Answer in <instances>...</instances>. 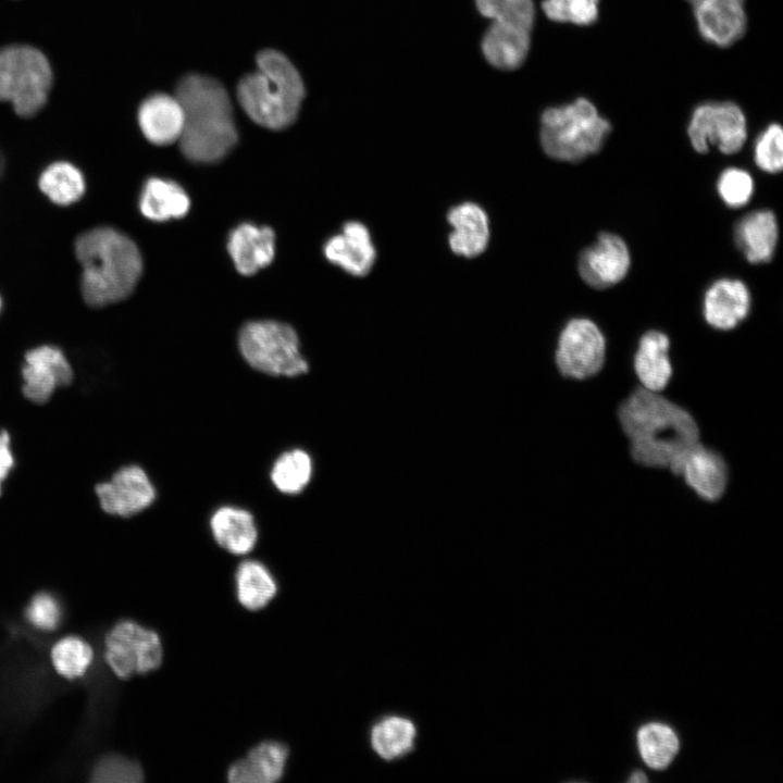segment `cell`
Returning <instances> with one entry per match:
<instances>
[{
  "label": "cell",
  "mask_w": 783,
  "mask_h": 783,
  "mask_svg": "<svg viewBox=\"0 0 783 783\" xmlns=\"http://www.w3.org/2000/svg\"><path fill=\"white\" fill-rule=\"evenodd\" d=\"M620 425L630 440L632 459L646 468L669 469L680 475L688 451L699 443L694 417L657 391L638 387L618 409Z\"/></svg>",
  "instance_id": "6da1fadb"
},
{
  "label": "cell",
  "mask_w": 783,
  "mask_h": 783,
  "mask_svg": "<svg viewBox=\"0 0 783 783\" xmlns=\"http://www.w3.org/2000/svg\"><path fill=\"white\" fill-rule=\"evenodd\" d=\"M175 97L184 112L178 140L183 154L197 163H214L226 157L238 135L224 86L214 78L188 74L178 82Z\"/></svg>",
  "instance_id": "7a4b0ae2"
},
{
  "label": "cell",
  "mask_w": 783,
  "mask_h": 783,
  "mask_svg": "<svg viewBox=\"0 0 783 783\" xmlns=\"http://www.w3.org/2000/svg\"><path fill=\"white\" fill-rule=\"evenodd\" d=\"M82 265L80 290L91 307H104L127 298L142 272V259L135 243L112 227H97L75 243Z\"/></svg>",
  "instance_id": "3957f363"
},
{
  "label": "cell",
  "mask_w": 783,
  "mask_h": 783,
  "mask_svg": "<svg viewBox=\"0 0 783 783\" xmlns=\"http://www.w3.org/2000/svg\"><path fill=\"white\" fill-rule=\"evenodd\" d=\"M304 97L298 70L282 52L266 49L257 55V71L237 85V98L247 115L260 126L279 130L291 125Z\"/></svg>",
  "instance_id": "277c9868"
},
{
  "label": "cell",
  "mask_w": 783,
  "mask_h": 783,
  "mask_svg": "<svg viewBox=\"0 0 783 783\" xmlns=\"http://www.w3.org/2000/svg\"><path fill=\"white\" fill-rule=\"evenodd\" d=\"M611 130L608 120L585 98L548 108L540 119V144L558 161L579 162L598 152Z\"/></svg>",
  "instance_id": "5b68a950"
},
{
  "label": "cell",
  "mask_w": 783,
  "mask_h": 783,
  "mask_svg": "<svg viewBox=\"0 0 783 783\" xmlns=\"http://www.w3.org/2000/svg\"><path fill=\"white\" fill-rule=\"evenodd\" d=\"M481 14L493 23L482 40V51L495 67L514 70L525 60L533 27V0H475Z\"/></svg>",
  "instance_id": "8992f818"
},
{
  "label": "cell",
  "mask_w": 783,
  "mask_h": 783,
  "mask_svg": "<svg viewBox=\"0 0 783 783\" xmlns=\"http://www.w3.org/2000/svg\"><path fill=\"white\" fill-rule=\"evenodd\" d=\"M239 351L254 370L296 377L308 372L296 331L286 323L261 320L246 323L238 335Z\"/></svg>",
  "instance_id": "52a82bcc"
},
{
  "label": "cell",
  "mask_w": 783,
  "mask_h": 783,
  "mask_svg": "<svg viewBox=\"0 0 783 783\" xmlns=\"http://www.w3.org/2000/svg\"><path fill=\"white\" fill-rule=\"evenodd\" d=\"M52 84L48 59L30 46L0 49V101H10L16 114L35 115L46 103Z\"/></svg>",
  "instance_id": "ba28073f"
},
{
  "label": "cell",
  "mask_w": 783,
  "mask_h": 783,
  "mask_svg": "<svg viewBox=\"0 0 783 783\" xmlns=\"http://www.w3.org/2000/svg\"><path fill=\"white\" fill-rule=\"evenodd\" d=\"M104 657L121 679L158 669L163 648L159 635L132 620L116 623L105 637Z\"/></svg>",
  "instance_id": "9c48e42d"
},
{
  "label": "cell",
  "mask_w": 783,
  "mask_h": 783,
  "mask_svg": "<svg viewBox=\"0 0 783 783\" xmlns=\"http://www.w3.org/2000/svg\"><path fill=\"white\" fill-rule=\"evenodd\" d=\"M687 134L695 151L714 146L724 154L738 152L747 138L746 117L733 102H706L693 111Z\"/></svg>",
  "instance_id": "30bf717a"
},
{
  "label": "cell",
  "mask_w": 783,
  "mask_h": 783,
  "mask_svg": "<svg viewBox=\"0 0 783 783\" xmlns=\"http://www.w3.org/2000/svg\"><path fill=\"white\" fill-rule=\"evenodd\" d=\"M606 339L599 327L588 319H572L561 331L556 350V364L561 375L586 380L604 366Z\"/></svg>",
  "instance_id": "8fae6325"
},
{
  "label": "cell",
  "mask_w": 783,
  "mask_h": 783,
  "mask_svg": "<svg viewBox=\"0 0 783 783\" xmlns=\"http://www.w3.org/2000/svg\"><path fill=\"white\" fill-rule=\"evenodd\" d=\"M101 509L111 515L129 518L149 508L157 490L146 471L136 464L119 469L109 481L96 486Z\"/></svg>",
  "instance_id": "7c38bea8"
},
{
  "label": "cell",
  "mask_w": 783,
  "mask_h": 783,
  "mask_svg": "<svg viewBox=\"0 0 783 783\" xmlns=\"http://www.w3.org/2000/svg\"><path fill=\"white\" fill-rule=\"evenodd\" d=\"M74 376L73 369L63 351L52 345L30 349L22 366V391L35 402H47L57 388L67 386Z\"/></svg>",
  "instance_id": "4fadbf2b"
},
{
  "label": "cell",
  "mask_w": 783,
  "mask_h": 783,
  "mask_svg": "<svg viewBox=\"0 0 783 783\" xmlns=\"http://www.w3.org/2000/svg\"><path fill=\"white\" fill-rule=\"evenodd\" d=\"M630 263L625 241L616 234L604 232L593 245L581 252L579 273L587 285L602 289L622 281Z\"/></svg>",
  "instance_id": "5bb4252c"
},
{
  "label": "cell",
  "mask_w": 783,
  "mask_h": 783,
  "mask_svg": "<svg viewBox=\"0 0 783 783\" xmlns=\"http://www.w3.org/2000/svg\"><path fill=\"white\" fill-rule=\"evenodd\" d=\"M703 38L719 47L736 42L745 33V0H686Z\"/></svg>",
  "instance_id": "9a60e30c"
},
{
  "label": "cell",
  "mask_w": 783,
  "mask_h": 783,
  "mask_svg": "<svg viewBox=\"0 0 783 783\" xmlns=\"http://www.w3.org/2000/svg\"><path fill=\"white\" fill-rule=\"evenodd\" d=\"M680 475L685 484L703 500H719L728 486L729 470L722 456L700 443L683 460Z\"/></svg>",
  "instance_id": "2e32d148"
},
{
  "label": "cell",
  "mask_w": 783,
  "mask_h": 783,
  "mask_svg": "<svg viewBox=\"0 0 783 783\" xmlns=\"http://www.w3.org/2000/svg\"><path fill=\"white\" fill-rule=\"evenodd\" d=\"M326 259L353 276L366 275L375 261V248L366 226L348 222L340 234L332 236L324 245Z\"/></svg>",
  "instance_id": "e0dca14e"
},
{
  "label": "cell",
  "mask_w": 783,
  "mask_h": 783,
  "mask_svg": "<svg viewBox=\"0 0 783 783\" xmlns=\"http://www.w3.org/2000/svg\"><path fill=\"white\" fill-rule=\"evenodd\" d=\"M750 294L739 279L720 278L709 286L704 297V316L713 328L729 331L749 313Z\"/></svg>",
  "instance_id": "ac0fdd59"
},
{
  "label": "cell",
  "mask_w": 783,
  "mask_h": 783,
  "mask_svg": "<svg viewBox=\"0 0 783 783\" xmlns=\"http://www.w3.org/2000/svg\"><path fill=\"white\" fill-rule=\"evenodd\" d=\"M227 250L236 270L243 275H252L273 261L275 233L269 226L240 224L231 232Z\"/></svg>",
  "instance_id": "d6986e66"
},
{
  "label": "cell",
  "mask_w": 783,
  "mask_h": 783,
  "mask_svg": "<svg viewBox=\"0 0 783 783\" xmlns=\"http://www.w3.org/2000/svg\"><path fill=\"white\" fill-rule=\"evenodd\" d=\"M138 124L147 140L165 146L179 140L184 126V112L176 97L154 94L148 97L138 111Z\"/></svg>",
  "instance_id": "ffe728a7"
},
{
  "label": "cell",
  "mask_w": 783,
  "mask_h": 783,
  "mask_svg": "<svg viewBox=\"0 0 783 783\" xmlns=\"http://www.w3.org/2000/svg\"><path fill=\"white\" fill-rule=\"evenodd\" d=\"M288 748L276 741H265L249 750L246 757L234 762L227 778L233 783H273L286 768Z\"/></svg>",
  "instance_id": "44dd1931"
},
{
  "label": "cell",
  "mask_w": 783,
  "mask_h": 783,
  "mask_svg": "<svg viewBox=\"0 0 783 783\" xmlns=\"http://www.w3.org/2000/svg\"><path fill=\"white\" fill-rule=\"evenodd\" d=\"M670 339L657 330H650L639 338L634 355V371L644 388L660 393L672 377L669 357Z\"/></svg>",
  "instance_id": "7402d4cb"
},
{
  "label": "cell",
  "mask_w": 783,
  "mask_h": 783,
  "mask_svg": "<svg viewBox=\"0 0 783 783\" xmlns=\"http://www.w3.org/2000/svg\"><path fill=\"white\" fill-rule=\"evenodd\" d=\"M447 220L452 227L448 241L456 254L473 258L486 249L489 238L488 217L478 204H458L450 209Z\"/></svg>",
  "instance_id": "603a6c76"
},
{
  "label": "cell",
  "mask_w": 783,
  "mask_h": 783,
  "mask_svg": "<svg viewBox=\"0 0 783 783\" xmlns=\"http://www.w3.org/2000/svg\"><path fill=\"white\" fill-rule=\"evenodd\" d=\"M210 530L216 544L236 556L249 554L258 540L253 515L235 506L217 508L210 518Z\"/></svg>",
  "instance_id": "cb8c5ba5"
},
{
  "label": "cell",
  "mask_w": 783,
  "mask_h": 783,
  "mask_svg": "<svg viewBox=\"0 0 783 783\" xmlns=\"http://www.w3.org/2000/svg\"><path fill=\"white\" fill-rule=\"evenodd\" d=\"M778 222L771 210L753 211L736 224L734 238L750 263L771 261L778 243Z\"/></svg>",
  "instance_id": "d4e9b609"
},
{
  "label": "cell",
  "mask_w": 783,
  "mask_h": 783,
  "mask_svg": "<svg viewBox=\"0 0 783 783\" xmlns=\"http://www.w3.org/2000/svg\"><path fill=\"white\" fill-rule=\"evenodd\" d=\"M418 728L413 720L401 714H385L370 729V745L384 761L408 756L417 745Z\"/></svg>",
  "instance_id": "484cf974"
},
{
  "label": "cell",
  "mask_w": 783,
  "mask_h": 783,
  "mask_svg": "<svg viewBox=\"0 0 783 783\" xmlns=\"http://www.w3.org/2000/svg\"><path fill=\"white\" fill-rule=\"evenodd\" d=\"M190 199L177 183L159 177L149 178L141 190V214L154 222L181 219L187 214Z\"/></svg>",
  "instance_id": "4316f807"
},
{
  "label": "cell",
  "mask_w": 783,
  "mask_h": 783,
  "mask_svg": "<svg viewBox=\"0 0 783 783\" xmlns=\"http://www.w3.org/2000/svg\"><path fill=\"white\" fill-rule=\"evenodd\" d=\"M236 596L248 610L264 608L277 594V583L269 568L261 561L247 559L235 572Z\"/></svg>",
  "instance_id": "83f0119b"
},
{
  "label": "cell",
  "mask_w": 783,
  "mask_h": 783,
  "mask_svg": "<svg viewBox=\"0 0 783 783\" xmlns=\"http://www.w3.org/2000/svg\"><path fill=\"white\" fill-rule=\"evenodd\" d=\"M40 190L55 204L69 206L85 192L83 173L72 163L59 161L48 165L39 176Z\"/></svg>",
  "instance_id": "f1b7e54d"
},
{
  "label": "cell",
  "mask_w": 783,
  "mask_h": 783,
  "mask_svg": "<svg viewBox=\"0 0 783 783\" xmlns=\"http://www.w3.org/2000/svg\"><path fill=\"white\" fill-rule=\"evenodd\" d=\"M313 463L310 455L298 448L281 453L271 468V482L286 495L300 494L311 481Z\"/></svg>",
  "instance_id": "f546056e"
},
{
  "label": "cell",
  "mask_w": 783,
  "mask_h": 783,
  "mask_svg": "<svg viewBox=\"0 0 783 783\" xmlns=\"http://www.w3.org/2000/svg\"><path fill=\"white\" fill-rule=\"evenodd\" d=\"M642 758L652 769H664L673 760L679 750L675 733L661 723L644 725L637 734Z\"/></svg>",
  "instance_id": "4dcf8cb0"
},
{
  "label": "cell",
  "mask_w": 783,
  "mask_h": 783,
  "mask_svg": "<svg viewBox=\"0 0 783 783\" xmlns=\"http://www.w3.org/2000/svg\"><path fill=\"white\" fill-rule=\"evenodd\" d=\"M51 659L59 674L74 679L83 675L91 663L92 649L79 637L67 636L53 646Z\"/></svg>",
  "instance_id": "1f68e13d"
},
{
  "label": "cell",
  "mask_w": 783,
  "mask_h": 783,
  "mask_svg": "<svg viewBox=\"0 0 783 783\" xmlns=\"http://www.w3.org/2000/svg\"><path fill=\"white\" fill-rule=\"evenodd\" d=\"M599 0H544L546 16L559 23L591 25L598 18Z\"/></svg>",
  "instance_id": "d6a6232c"
},
{
  "label": "cell",
  "mask_w": 783,
  "mask_h": 783,
  "mask_svg": "<svg viewBox=\"0 0 783 783\" xmlns=\"http://www.w3.org/2000/svg\"><path fill=\"white\" fill-rule=\"evenodd\" d=\"M756 165L765 172L774 174L783 167V133L782 127L770 124L756 140L754 148Z\"/></svg>",
  "instance_id": "836d02e7"
},
{
  "label": "cell",
  "mask_w": 783,
  "mask_h": 783,
  "mask_svg": "<svg viewBox=\"0 0 783 783\" xmlns=\"http://www.w3.org/2000/svg\"><path fill=\"white\" fill-rule=\"evenodd\" d=\"M717 190L728 207L736 209L749 201L754 192V182L748 172L729 167L720 174Z\"/></svg>",
  "instance_id": "e575fe53"
},
{
  "label": "cell",
  "mask_w": 783,
  "mask_h": 783,
  "mask_svg": "<svg viewBox=\"0 0 783 783\" xmlns=\"http://www.w3.org/2000/svg\"><path fill=\"white\" fill-rule=\"evenodd\" d=\"M140 766L125 757L107 756L95 767L91 781L97 783H138L142 781Z\"/></svg>",
  "instance_id": "d590c367"
},
{
  "label": "cell",
  "mask_w": 783,
  "mask_h": 783,
  "mask_svg": "<svg viewBox=\"0 0 783 783\" xmlns=\"http://www.w3.org/2000/svg\"><path fill=\"white\" fill-rule=\"evenodd\" d=\"M25 616L34 626L52 631L59 625L61 608L53 596L48 593H39L26 608Z\"/></svg>",
  "instance_id": "8d00e7d4"
},
{
  "label": "cell",
  "mask_w": 783,
  "mask_h": 783,
  "mask_svg": "<svg viewBox=\"0 0 783 783\" xmlns=\"http://www.w3.org/2000/svg\"><path fill=\"white\" fill-rule=\"evenodd\" d=\"M14 467V457L11 449V437L5 430H0V496L2 485Z\"/></svg>",
  "instance_id": "74e56055"
},
{
  "label": "cell",
  "mask_w": 783,
  "mask_h": 783,
  "mask_svg": "<svg viewBox=\"0 0 783 783\" xmlns=\"http://www.w3.org/2000/svg\"><path fill=\"white\" fill-rule=\"evenodd\" d=\"M630 782H646L647 779L642 772H635L629 780Z\"/></svg>",
  "instance_id": "f35d334b"
},
{
  "label": "cell",
  "mask_w": 783,
  "mask_h": 783,
  "mask_svg": "<svg viewBox=\"0 0 783 783\" xmlns=\"http://www.w3.org/2000/svg\"><path fill=\"white\" fill-rule=\"evenodd\" d=\"M1 308H2V300H1V297H0V311H1Z\"/></svg>",
  "instance_id": "ab89813d"
}]
</instances>
